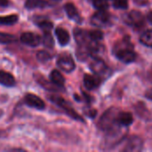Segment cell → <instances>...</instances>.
<instances>
[{"label": "cell", "mask_w": 152, "mask_h": 152, "mask_svg": "<svg viewBox=\"0 0 152 152\" xmlns=\"http://www.w3.org/2000/svg\"><path fill=\"white\" fill-rule=\"evenodd\" d=\"M147 19H148V20L152 24V12H149V14L147 15Z\"/></svg>", "instance_id": "1f68e13d"}, {"label": "cell", "mask_w": 152, "mask_h": 152, "mask_svg": "<svg viewBox=\"0 0 152 152\" xmlns=\"http://www.w3.org/2000/svg\"><path fill=\"white\" fill-rule=\"evenodd\" d=\"M42 41H43V44H44L45 46L49 47V48H53V47L54 41H53V38L52 35L50 34V32H46V33L44 34Z\"/></svg>", "instance_id": "603a6c76"}, {"label": "cell", "mask_w": 152, "mask_h": 152, "mask_svg": "<svg viewBox=\"0 0 152 152\" xmlns=\"http://www.w3.org/2000/svg\"><path fill=\"white\" fill-rule=\"evenodd\" d=\"M140 40L143 45L152 47V29H149L143 32L141 36Z\"/></svg>", "instance_id": "44dd1931"}, {"label": "cell", "mask_w": 152, "mask_h": 152, "mask_svg": "<svg viewBox=\"0 0 152 152\" xmlns=\"http://www.w3.org/2000/svg\"><path fill=\"white\" fill-rule=\"evenodd\" d=\"M50 100H51L53 103H55L56 105H58L60 108H61V109H62V110H63L70 118H74V119H76V120L81 121V122H85L84 119H83V118H82L79 114H77V113L72 109V107H71L64 99H62L61 97L53 95V96H51V97H50Z\"/></svg>", "instance_id": "3957f363"}, {"label": "cell", "mask_w": 152, "mask_h": 152, "mask_svg": "<svg viewBox=\"0 0 152 152\" xmlns=\"http://www.w3.org/2000/svg\"><path fill=\"white\" fill-rule=\"evenodd\" d=\"M118 114V111L115 108L107 110L101 117L98 122V127L102 131H104L106 133L116 128L117 126H119L117 121Z\"/></svg>", "instance_id": "6da1fadb"}, {"label": "cell", "mask_w": 152, "mask_h": 152, "mask_svg": "<svg viewBox=\"0 0 152 152\" xmlns=\"http://www.w3.org/2000/svg\"><path fill=\"white\" fill-rule=\"evenodd\" d=\"M88 35H89L91 41H94V42H98V41L102 40L103 37L102 32H101L99 30H91L90 32H88Z\"/></svg>", "instance_id": "cb8c5ba5"}, {"label": "cell", "mask_w": 152, "mask_h": 152, "mask_svg": "<svg viewBox=\"0 0 152 152\" xmlns=\"http://www.w3.org/2000/svg\"><path fill=\"white\" fill-rule=\"evenodd\" d=\"M20 41L29 46H37L40 44L41 39L40 37L35 33L25 32L20 36Z\"/></svg>", "instance_id": "30bf717a"}, {"label": "cell", "mask_w": 152, "mask_h": 152, "mask_svg": "<svg viewBox=\"0 0 152 152\" xmlns=\"http://www.w3.org/2000/svg\"><path fill=\"white\" fill-rule=\"evenodd\" d=\"M25 103L28 105L29 107L37 109V110H44L45 107V104L44 101L39 98L37 95L33 94H27L24 98Z\"/></svg>", "instance_id": "9c48e42d"}, {"label": "cell", "mask_w": 152, "mask_h": 152, "mask_svg": "<svg viewBox=\"0 0 152 152\" xmlns=\"http://www.w3.org/2000/svg\"><path fill=\"white\" fill-rule=\"evenodd\" d=\"M38 26H39V28H40L45 33H46V32H50V31H51V29L53 28V23H52L51 21L43 20V21L39 22Z\"/></svg>", "instance_id": "484cf974"}, {"label": "cell", "mask_w": 152, "mask_h": 152, "mask_svg": "<svg viewBox=\"0 0 152 152\" xmlns=\"http://www.w3.org/2000/svg\"><path fill=\"white\" fill-rule=\"evenodd\" d=\"M123 19L127 25L134 28H140L143 27L145 23L144 16L138 11H131L127 12L126 14L124 15Z\"/></svg>", "instance_id": "277c9868"}, {"label": "cell", "mask_w": 152, "mask_h": 152, "mask_svg": "<svg viewBox=\"0 0 152 152\" xmlns=\"http://www.w3.org/2000/svg\"><path fill=\"white\" fill-rule=\"evenodd\" d=\"M91 22L96 27H106L110 22V16L106 10H98V12L92 16Z\"/></svg>", "instance_id": "8992f818"}, {"label": "cell", "mask_w": 152, "mask_h": 152, "mask_svg": "<svg viewBox=\"0 0 152 152\" xmlns=\"http://www.w3.org/2000/svg\"><path fill=\"white\" fill-rule=\"evenodd\" d=\"M15 40L14 36L10 35V34H5V33H1L0 32V43H11Z\"/></svg>", "instance_id": "83f0119b"}, {"label": "cell", "mask_w": 152, "mask_h": 152, "mask_svg": "<svg viewBox=\"0 0 152 152\" xmlns=\"http://www.w3.org/2000/svg\"><path fill=\"white\" fill-rule=\"evenodd\" d=\"M145 97L149 100L152 101V88L148 89L146 92H145Z\"/></svg>", "instance_id": "f546056e"}, {"label": "cell", "mask_w": 152, "mask_h": 152, "mask_svg": "<svg viewBox=\"0 0 152 152\" xmlns=\"http://www.w3.org/2000/svg\"><path fill=\"white\" fill-rule=\"evenodd\" d=\"M135 113L143 120H150L151 118V113L148 110V108L142 102H138L134 106Z\"/></svg>", "instance_id": "5bb4252c"}, {"label": "cell", "mask_w": 152, "mask_h": 152, "mask_svg": "<svg viewBox=\"0 0 152 152\" xmlns=\"http://www.w3.org/2000/svg\"><path fill=\"white\" fill-rule=\"evenodd\" d=\"M117 121H118V124L119 126H128L133 123L134 118H133L132 114L129 112H118Z\"/></svg>", "instance_id": "e0dca14e"}, {"label": "cell", "mask_w": 152, "mask_h": 152, "mask_svg": "<svg viewBox=\"0 0 152 152\" xmlns=\"http://www.w3.org/2000/svg\"><path fill=\"white\" fill-rule=\"evenodd\" d=\"M46 4V2L44 0H27L25 7L28 9H34L37 7H44Z\"/></svg>", "instance_id": "7402d4cb"}, {"label": "cell", "mask_w": 152, "mask_h": 152, "mask_svg": "<svg viewBox=\"0 0 152 152\" xmlns=\"http://www.w3.org/2000/svg\"><path fill=\"white\" fill-rule=\"evenodd\" d=\"M64 9L66 11V13L67 15L69 16V19L77 21V22H81L82 19H81V16L77 11V9L76 8V6L71 4V3H68L64 5Z\"/></svg>", "instance_id": "4fadbf2b"}, {"label": "cell", "mask_w": 152, "mask_h": 152, "mask_svg": "<svg viewBox=\"0 0 152 152\" xmlns=\"http://www.w3.org/2000/svg\"><path fill=\"white\" fill-rule=\"evenodd\" d=\"M9 4L8 0H0V7H5Z\"/></svg>", "instance_id": "4dcf8cb0"}, {"label": "cell", "mask_w": 152, "mask_h": 152, "mask_svg": "<svg viewBox=\"0 0 152 152\" xmlns=\"http://www.w3.org/2000/svg\"><path fill=\"white\" fill-rule=\"evenodd\" d=\"M50 78H51V81L53 83H54L56 86H60V87H62L65 84V78L60 73V71L54 69L51 72L50 74Z\"/></svg>", "instance_id": "d6986e66"}, {"label": "cell", "mask_w": 152, "mask_h": 152, "mask_svg": "<svg viewBox=\"0 0 152 152\" xmlns=\"http://www.w3.org/2000/svg\"><path fill=\"white\" fill-rule=\"evenodd\" d=\"M37 57L41 62H46L51 60V55L45 51H39L37 54Z\"/></svg>", "instance_id": "4316f807"}, {"label": "cell", "mask_w": 152, "mask_h": 152, "mask_svg": "<svg viewBox=\"0 0 152 152\" xmlns=\"http://www.w3.org/2000/svg\"><path fill=\"white\" fill-rule=\"evenodd\" d=\"M55 35L61 45H66L69 42V34L66 29L62 28H57L55 29Z\"/></svg>", "instance_id": "ac0fdd59"}, {"label": "cell", "mask_w": 152, "mask_h": 152, "mask_svg": "<svg viewBox=\"0 0 152 152\" xmlns=\"http://www.w3.org/2000/svg\"><path fill=\"white\" fill-rule=\"evenodd\" d=\"M57 65L61 70L67 73H70L75 69L74 60L72 56L69 54L68 53H63L62 54L59 56L58 61H57Z\"/></svg>", "instance_id": "5b68a950"}, {"label": "cell", "mask_w": 152, "mask_h": 152, "mask_svg": "<svg viewBox=\"0 0 152 152\" xmlns=\"http://www.w3.org/2000/svg\"><path fill=\"white\" fill-rule=\"evenodd\" d=\"M93 4L97 10H106L109 7L107 0H93Z\"/></svg>", "instance_id": "d4e9b609"}, {"label": "cell", "mask_w": 152, "mask_h": 152, "mask_svg": "<svg viewBox=\"0 0 152 152\" xmlns=\"http://www.w3.org/2000/svg\"><path fill=\"white\" fill-rule=\"evenodd\" d=\"M131 45V43L127 39H124L120 44L116 45V57L125 63H131L134 61L136 54L133 51Z\"/></svg>", "instance_id": "7a4b0ae2"}, {"label": "cell", "mask_w": 152, "mask_h": 152, "mask_svg": "<svg viewBox=\"0 0 152 152\" xmlns=\"http://www.w3.org/2000/svg\"><path fill=\"white\" fill-rule=\"evenodd\" d=\"M142 147H143V142H142V138L134 135V136H131L127 140V142L122 151L125 152L141 151L142 150Z\"/></svg>", "instance_id": "ba28073f"}, {"label": "cell", "mask_w": 152, "mask_h": 152, "mask_svg": "<svg viewBox=\"0 0 152 152\" xmlns=\"http://www.w3.org/2000/svg\"><path fill=\"white\" fill-rule=\"evenodd\" d=\"M74 37L79 45H88L92 42L89 37L88 32H86L85 30H82L80 28L74 29Z\"/></svg>", "instance_id": "8fae6325"}, {"label": "cell", "mask_w": 152, "mask_h": 152, "mask_svg": "<svg viewBox=\"0 0 152 152\" xmlns=\"http://www.w3.org/2000/svg\"><path fill=\"white\" fill-rule=\"evenodd\" d=\"M0 84L6 87H12L15 85V79L9 72L0 70Z\"/></svg>", "instance_id": "2e32d148"}, {"label": "cell", "mask_w": 152, "mask_h": 152, "mask_svg": "<svg viewBox=\"0 0 152 152\" xmlns=\"http://www.w3.org/2000/svg\"><path fill=\"white\" fill-rule=\"evenodd\" d=\"M17 21H18V15L16 14L0 16V25H12Z\"/></svg>", "instance_id": "ffe728a7"}, {"label": "cell", "mask_w": 152, "mask_h": 152, "mask_svg": "<svg viewBox=\"0 0 152 152\" xmlns=\"http://www.w3.org/2000/svg\"><path fill=\"white\" fill-rule=\"evenodd\" d=\"M90 69L94 74H96L97 76H100V77H107L110 75L109 74L110 73L109 67L101 59H97V58L94 59L92 61V63L90 64Z\"/></svg>", "instance_id": "52a82bcc"}, {"label": "cell", "mask_w": 152, "mask_h": 152, "mask_svg": "<svg viewBox=\"0 0 152 152\" xmlns=\"http://www.w3.org/2000/svg\"><path fill=\"white\" fill-rule=\"evenodd\" d=\"M113 5L117 9H126L128 7V0H115Z\"/></svg>", "instance_id": "f1b7e54d"}, {"label": "cell", "mask_w": 152, "mask_h": 152, "mask_svg": "<svg viewBox=\"0 0 152 152\" xmlns=\"http://www.w3.org/2000/svg\"><path fill=\"white\" fill-rule=\"evenodd\" d=\"M101 84V81L99 78L95 77L92 75H85L84 77V85L87 90H94L96 89Z\"/></svg>", "instance_id": "9a60e30c"}, {"label": "cell", "mask_w": 152, "mask_h": 152, "mask_svg": "<svg viewBox=\"0 0 152 152\" xmlns=\"http://www.w3.org/2000/svg\"><path fill=\"white\" fill-rule=\"evenodd\" d=\"M34 77L36 78L37 82L41 86H43L45 89H46V90H49V91H59V88H61L60 86H56V85H55L54 83H53L52 81L49 82L47 79H45V77H43V76H41V75L37 74V75L34 76Z\"/></svg>", "instance_id": "7c38bea8"}]
</instances>
